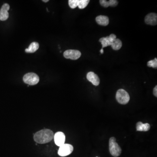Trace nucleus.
Segmentation results:
<instances>
[{
	"label": "nucleus",
	"instance_id": "f257e3e1",
	"mask_svg": "<svg viewBox=\"0 0 157 157\" xmlns=\"http://www.w3.org/2000/svg\"><path fill=\"white\" fill-rule=\"evenodd\" d=\"M53 132L49 129H43L35 133L34 136V141L38 144L49 143L54 138Z\"/></svg>",
	"mask_w": 157,
	"mask_h": 157
},
{
	"label": "nucleus",
	"instance_id": "f03ea898",
	"mask_svg": "<svg viewBox=\"0 0 157 157\" xmlns=\"http://www.w3.org/2000/svg\"><path fill=\"white\" fill-rule=\"evenodd\" d=\"M109 151L110 153L113 157L119 156L121 153V149L116 143L114 137H111L109 140Z\"/></svg>",
	"mask_w": 157,
	"mask_h": 157
},
{
	"label": "nucleus",
	"instance_id": "7ed1b4c3",
	"mask_svg": "<svg viewBox=\"0 0 157 157\" xmlns=\"http://www.w3.org/2000/svg\"><path fill=\"white\" fill-rule=\"evenodd\" d=\"M116 100L121 104H126L130 100V96L126 91L123 89H119L116 92Z\"/></svg>",
	"mask_w": 157,
	"mask_h": 157
},
{
	"label": "nucleus",
	"instance_id": "20e7f679",
	"mask_svg": "<svg viewBox=\"0 0 157 157\" xmlns=\"http://www.w3.org/2000/svg\"><path fill=\"white\" fill-rule=\"evenodd\" d=\"M23 81L29 85H35L39 81V77L36 74L29 73L26 74L23 77Z\"/></svg>",
	"mask_w": 157,
	"mask_h": 157
},
{
	"label": "nucleus",
	"instance_id": "39448f33",
	"mask_svg": "<svg viewBox=\"0 0 157 157\" xmlns=\"http://www.w3.org/2000/svg\"><path fill=\"white\" fill-rule=\"evenodd\" d=\"M74 151V147L72 145L68 144H64L60 146L58 153L61 157H65L72 153Z\"/></svg>",
	"mask_w": 157,
	"mask_h": 157
},
{
	"label": "nucleus",
	"instance_id": "423d86ee",
	"mask_svg": "<svg viewBox=\"0 0 157 157\" xmlns=\"http://www.w3.org/2000/svg\"><path fill=\"white\" fill-rule=\"evenodd\" d=\"M64 56L66 59L77 60L81 56V53L78 50H68L64 52Z\"/></svg>",
	"mask_w": 157,
	"mask_h": 157
},
{
	"label": "nucleus",
	"instance_id": "0eeeda50",
	"mask_svg": "<svg viewBox=\"0 0 157 157\" xmlns=\"http://www.w3.org/2000/svg\"><path fill=\"white\" fill-rule=\"evenodd\" d=\"M54 142L56 146L60 147L65 144L66 136L65 134L62 132H58L54 135Z\"/></svg>",
	"mask_w": 157,
	"mask_h": 157
},
{
	"label": "nucleus",
	"instance_id": "6e6552de",
	"mask_svg": "<svg viewBox=\"0 0 157 157\" xmlns=\"http://www.w3.org/2000/svg\"><path fill=\"white\" fill-rule=\"evenodd\" d=\"M9 9L10 6L8 4L5 3L3 5L0 10V20L4 21L8 19L9 17L8 11Z\"/></svg>",
	"mask_w": 157,
	"mask_h": 157
},
{
	"label": "nucleus",
	"instance_id": "1a4fd4ad",
	"mask_svg": "<svg viewBox=\"0 0 157 157\" xmlns=\"http://www.w3.org/2000/svg\"><path fill=\"white\" fill-rule=\"evenodd\" d=\"M145 22L147 24L151 25H155L157 24V15L156 14L151 13L146 16Z\"/></svg>",
	"mask_w": 157,
	"mask_h": 157
},
{
	"label": "nucleus",
	"instance_id": "9d476101",
	"mask_svg": "<svg viewBox=\"0 0 157 157\" xmlns=\"http://www.w3.org/2000/svg\"><path fill=\"white\" fill-rule=\"evenodd\" d=\"M87 78L88 80L90 82L94 85L97 86L100 84V80L99 77L93 72H90L88 73Z\"/></svg>",
	"mask_w": 157,
	"mask_h": 157
},
{
	"label": "nucleus",
	"instance_id": "9b49d317",
	"mask_svg": "<svg viewBox=\"0 0 157 157\" xmlns=\"http://www.w3.org/2000/svg\"><path fill=\"white\" fill-rule=\"evenodd\" d=\"M96 22L102 26H106L109 23V19L108 17L104 15L98 16L96 18Z\"/></svg>",
	"mask_w": 157,
	"mask_h": 157
},
{
	"label": "nucleus",
	"instance_id": "f8f14e48",
	"mask_svg": "<svg viewBox=\"0 0 157 157\" xmlns=\"http://www.w3.org/2000/svg\"><path fill=\"white\" fill-rule=\"evenodd\" d=\"M151 128L150 124L148 123H143L142 122H139L136 124V129L139 131H149Z\"/></svg>",
	"mask_w": 157,
	"mask_h": 157
},
{
	"label": "nucleus",
	"instance_id": "ddd939ff",
	"mask_svg": "<svg viewBox=\"0 0 157 157\" xmlns=\"http://www.w3.org/2000/svg\"><path fill=\"white\" fill-rule=\"evenodd\" d=\"M39 44L38 42H32L29 45L28 48L25 49V52H27V53H33L37 51L39 48Z\"/></svg>",
	"mask_w": 157,
	"mask_h": 157
},
{
	"label": "nucleus",
	"instance_id": "4468645a",
	"mask_svg": "<svg viewBox=\"0 0 157 157\" xmlns=\"http://www.w3.org/2000/svg\"><path fill=\"white\" fill-rule=\"evenodd\" d=\"M122 42L120 39L116 38L111 44V47L114 50H118L122 47Z\"/></svg>",
	"mask_w": 157,
	"mask_h": 157
},
{
	"label": "nucleus",
	"instance_id": "2eb2a0df",
	"mask_svg": "<svg viewBox=\"0 0 157 157\" xmlns=\"http://www.w3.org/2000/svg\"><path fill=\"white\" fill-rule=\"evenodd\" d=\"M99 41H100L101 43L103 49V48H105V47H107V46L111 45V42L109 40L108 36L106 37L101 38L100 39Z\"/></svg>",
	"mask_w": 157,
	"mask_h": 157
},
{
	"label": "nucleus",
	"instance_id": "dca6fc26",
	"mask_svg": "<svg viewBox=\"0 0 157 157\" xmlns=\"http://www.w3.org/2000/svg\"><path fill=\"white\" fill-rule=\"evenodd\" d=\"M89 2V0H79L78 7L80 9H84L86 7Z\"/></svg>",
	"mask_w": 157,
	"mask_h": 157
},
{
	"label": "nucleus",
	"instance_id": "f3484780",
	"mask_svg": "<svg viewBox=\"0 0 157 157\" xmlns=\"http://www.w3.org/2000/svg\"><path fill=\"white\" fill-rule=\"evenodd\" d=\"M148 67H149L157 68V59L155 58L154 60H150L148 62L147 64Z\"/></svg>",
	"mask_w": 157,
	"mask_h": 157
},
{
	"label": "nucleus",
	"instance_id": "a211bd4d",
	"mask_svg": "<svg viewBox=\"0 0 157 157\" xmlns=\"http://www.w3.org/2000/svg\"><path fill=\"white\" fill-rule=\"evenodd\" d=\"M79 0H69V5L72 9L75 8L78 6Z\"/></svg>",
	"mask_w": 157,
	"mask_h": 157
},
{
	"label": "nucleus",
	"instance_id": "6ab92c4d",
	"mask_svg": "<svg viewBox=\"0 0 157 157\" xmlns=\"http://www.w3.org/2000/svg\"><path fill=\"white\" fill-rule=\"evenodd\" d=\"M100 5L103 7L105 8H107L109 6V4L108 1H106V0H100Z\"/></svg>",
	"mask_w": 157,
	"mask_h": 157
},
{
	"label": "nucleus",
	"instance_id": "aec40b11",
	"mask_svg": "<svg viewBox=\"0 0 157 157\" xmlns=\"http://www.w3.org/2000/svg\"><path fill=\"white\" fill-rule=\"evenodd\" d=\"M109 6L115 7L118 5V1L116 0H110L108 1Z\"/></svg>",
	"mask_w": 157,
	"mask_h": 157
},
{
	"label": "nucleus",
	"instance_id": "412c9836",
	"mask_svg": "<svg viewBox=\"0 0 157 157\" xmlns=\"http://www.w3.org/2000/svg\"><path fill=\"white\" fill-rule=\"evenodd\" d=\"M109 40L111 42L112 44V42H113V41L116 39V36L114 34H110L109 36H108Z\"/></svg>",
	"mask_w": 157,
	"mask_h": 157
},
{
	"label": "nucleus",
	"instance_id": "4be33fe9",
	"mask_svg": "<svg viewBox=\"0 0 157 157\" xmlns=\"http://www.w3.org/2000/svg\"><path fill=\"white\" fill-rule=\"evenodd\" d=\"M153 94L154 96L156 97H157V86H156L154 88L153 90Z\"/></svg>",
	"mask_w": 157,
	"mask_h": 157
},
{
	"label": "nucleus",
	"instance_id": "5701e85b",
	"mask_svg": "<svg viewBox=\"0 0 157 157\" xmlns=\"http://www.w3.org/2000/svg\"><path fill=\"white\" fill-rule=\"evenodd\" d=\"M100 52L101 54H103L104 51H103V48L101 49V50H100Z\"/></svg>",
	"mask_w": 157,
	"mask_h": 157
},
{
	"label": "nucleus",
	"instance_id": "b1692460",
	"mask_svg": "<svg viewBox=\"0 0 157 157\" xmlns=\"http://www.w3.org/2000/svg\"><path fill=\"white\" fill-rule=\"evenodd\" d=\"M42 1L44 2H49V0H43V1Z\"/></svg>",
	"mask_w": 157,
	"mask_h": 157
},
{
	"label": "nucleus",
	"instance_id": "393cba45",
	"mask_svg": "<svg viewBox=\"0 0 157 157\" xmlns=\"http://www.w3.org/2000/svg\"></svg>",
	"mask_w": 157,
	"mask_h": 157
}]
</instances>
